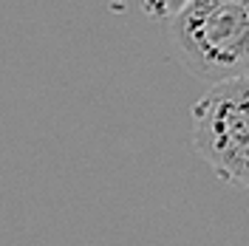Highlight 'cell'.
I'll return each mask as SVG.
<instances>
[{
  "mask_svg": "<svg viewBox=\"0 0 249 246\" xmlns=\"http://www.w3.org/2000/svg\"><path fill=\"white\" fill-rule=\"evenodd\" d=\"M170 57L193 77L221 85L249 77V0H190L161 17Z\"/></svg>",
  "mask_w": 249,
  "mask_h": 246,
  "instance_id": "obj_1",
  "label": "cell"
},
{
  "mask_svg": "<svg viewBox=\"0 0 249 246\" xmlns=\"http://www.w3.org/2000/svg\"><path fill=\"white\" fill-rule=\"evenodd\" d=\"M190 139L218 178L249 190V77L204 93L190 113Z\"/></svg>",
  "mask_w": 249,
  "mask_h": 246,
  "instance_id": "obj_2",
  "label": "cell"
}]
</instances>
